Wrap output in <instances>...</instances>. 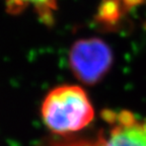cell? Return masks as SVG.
Returning a JSON list of instances; mask_svg holds the SVG:
<instances>
[{
  "label": "cell",
  "mask_w": 146,
  "mask_h": 146,
  "mask_svg": "<svg viewBox=\"0 0 146 146\" xmlns=\"http://www.w3.org/2000/svg\"><path fill=\"white\" fill-rule=\"evenodd\" d=\"M107 128L90 146H146V118L130 111H104Z\"/></svg>",
  "instance_id": "cell-3"
},
{
  "label": "cell",
  "mask_w": 146,
  "mask_h": 146,
  "mask_svg": "<svg viewBox=\"0 0 146 146\" xmlns=\"http://www.w3.org/2000/svg\"><path fill=\"white\" fill-rule=\"evenodd\" d=\"M113 52L107 43L98 38L76 41L69 52V66L79 81L96 84L110 71Z\"/></svg>",
  "instance_id": "cell-2"
},
{
  "label": "cell",
  "mask_w": 146,
  "mask_h": 146,
  "mask_svg": "<svg viewBox=\"0 0 146 146\" xmlns=\"http://www.w3.org/2000/svg\"><path fill=\"white\" fill-rule=\"evenodd\" d=\"M143 0H124V2L128 5V6H134V5L140 4Z\"/></svg>",
  "instance_id": "cell-5"
},
{
  "label": "cell",
  "mask_w": 146,
  "mask_h": 146,
  "mask_svg": "<svg viewBox=\"0 0 146 146\" xmlns=\"http://www.w3.org/2000/svg\"><path fill=\"white\" fill-rule=\"evenodd\" d=\"M58 0H5L9 13L18 14L27 8H33L44 25L54 23Z\"/></svg>",
  "instance_id": "cell-4"
},
{
  "label": "cell",
  "mask_w": 146,
  "mask_h": 146,
  "mask_svg": "<svg viewBox=\"0 0 146 146\" xmlns=\"http://www.w3.org/2000/svg\"><path fill=\"white\" fill-rule=\"evenodd\" d=\"M42 119L52 132L66 135L87 127L94 110L85 90L79 85L64 84L46 96L41 108Z\"/></svg>",
  "instance_id": "cell-1"
}]
</instances>
